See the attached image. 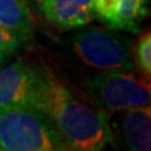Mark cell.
I'll return each mask as SVG.
<instances>
[{"label": "cell", "mask_w": 151, "mask_h": 151, "mask_svg": "<svg viewBox=\"0 0 151 151\" xmlns=\"http://www.w3.org/2000/svg\"><path fill=\"white\" fill-rule=\"evenodd\" d=\"M34 107L48 115L69 150L98 151L113 141L107 113L77 98L45 69Z\"/></svg>", "instance_id": "6da1fadb"}, {"label": "cell", "mask_w": 151, "mask_h": 151, "mask_svg": "<svg viewBox=\"0 0 151 151\" xmlns=\"http://www.w3.org/2000/svg\"><path fill=\"white\" fill-rule=\"evenodd\" d=\"M0 150H69L48 115L33 106L0 107Z\"/></svg>", "instance_id": "7a4b0ae2"}, {"label": "cell", "mask_w": 151, "mask_h": 151, "mask_svg": "<svg viewBox=\"0 0 151 151\" xmlns=\"http://www.w3.org/2000/svg\"><path fill=\"white\" fill-rule=\"evenodd\" d=\"M87 92L100 110L107 115L132 107L147 106L151 100L150 77L127 69H107L86 83Z\"/></svg>", "instance_id": "3957f363"}, {"label": "cell", "mask_w": 151, "mask_h": 151, "mask_svg": "<svg viewBox=\"0 0 151 151\" xmlns=\"http://www.w3.org/2000/svg\"><path fill=\"white\" fill-rule=\"evenodd\" d=\"M73 48L78 58L93 68H134L131 40L110 30L96 28L79 33L73 39Z\"/></svg>", "instance_id": "277c9868"}, {"label": "cell", "mask_w": 151, "mask_h": 151, "mask_svg": "<svg viewBox=\"0 0 151 151\" xmlns=\"http://www.w3.org/2000/svg\"><path fill=\"white\" fill-rule=\"evenodd\" d=\"M43 69L17 60L0 68V107L33 106L39 92Z\"/></svg>", "instance_id": "5b68a950"}, {"label": "cell", "mask_w": 151, "mask_h": 151, "mask_svg": "<svg viewBox=\"0 0 151 151\" xmlns=\"http://www.w3.org/2000/svg\"><path fill=\"white\" fill-rule=\"evenodd\" d=\"M149 0H93L94 15L112 29L136 33L147 14Z\"/></svg>", "instance_id": "8992f818"}, {"label": "cell", "mask_w": 151, "mask_h": 151, "mask_svg": "<svg viewBox=\"0 0 151 151\" xmlns=\"http://www.w3.org/2000/svg\"><path fill=\"white\" fill-rule=\"evenodd\" d=\"M117 137L125 149L131 151H150L151 149V108L132 107L116 111Z\"/></svg>", "instance_id": "52a82bcc"}, {"label": "cell", "mask_w": 151, "mask_h": 151, "mask_svg": "<svg viewBox=\"0 0 151 151\" xmlns=\"http://www.w3.org/2000/svg\"><path fill=\"white\" fill-rule=\"evenodd\" d=\"M45 18L60 29H74L94 18L93 0H40Z\"/></svg>", "instance_id": "ba28073f"}, {"label": "cell", "mask_w": 151, "mask_h": 151, "mask_svg": "<svg viewBox=\"0 0 151 151\" xmlns=\"http://www.w3.org/2000/svg\"><path fill=\"white\" fill-rule=\"evenodd\" d=\"M0 25L14 32L23 40L33 33V18L24 0H0Z\"/></svg>", "instance_id": "9c48e42d"}, {"label": "cell", "mask_w": 151, "mask_h": 151, "mask_svg": "<svg viewBox=\"0 0 151 151\" xmlns=\"http://www.w3.org/2000/svg\"><path fill=\"white\" fill-rule=\"evenodd\" d=\"M136 60L144 76H151V34L147 32L140 38L136 47Z\"/></svg>", "instance_id": "30bf717a"}, {"label": "cell", "mask_w": 151, "mask_h": 151, "mask_svg": "<svg viewBox=\"0 0 151 151\" xmlns=\"http://www.w3.org/2000/svg\"><path fill=\"white\" fill-rule=\"evenodd\" d=\"M23 39L14 32L0 25V53L9 54L22 45Z\"/></svg>", "instance_id": "8fae6325"}, {"label": "cell", "mask_w": 151, "mask_h": 151, "mask_svg": "<svg viewBox=\"0 0 151 151\" xmlns=\"http://www.w3.org/2000/svg\"><path fill=\"white\" fill-rule=\"evenodd\" d=\"M6 55L8 54H4V53H0V65L3 64V62L5 60V58H6Z\"/></svg>", "instance_id": "7c38bea8"}]
</instances>
